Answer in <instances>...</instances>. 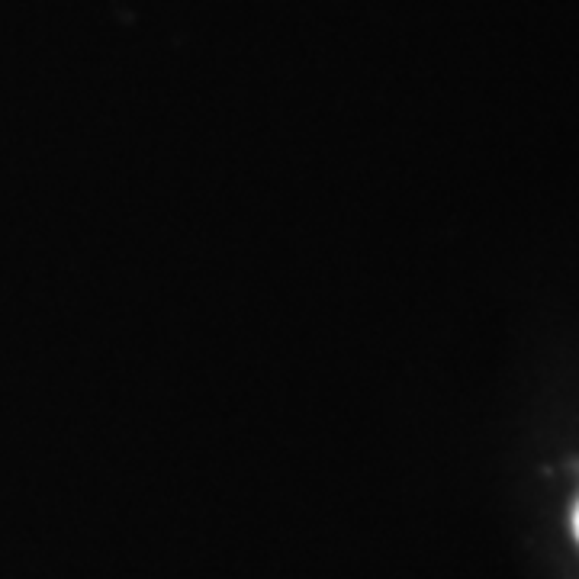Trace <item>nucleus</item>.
<instances>
[{
  "mask_svg": "<svg viewBox=\"0 0 579 579\" xmlns=\"http://www.w3.org/2000/svg\"><path fill=\"white\" fill-rule=\"evenodd\" d=\"M573 528H576V538H579V506H576V512H573Z\"/></svg>",
  "mask_w": 579,
  "mask_h": 579,
  "instance_id": "obj_1",
  "label": "nucleus"
}]
</instances>
